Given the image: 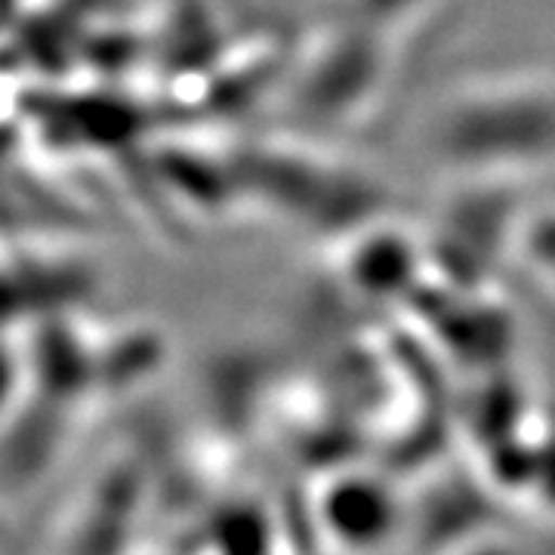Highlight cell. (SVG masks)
<instances>
[{
	"mask_svg": "<svg viewBox=\"0 0 555 555\" xmlns=\"http://www.w3.org/2000/svg\"><path fill=\"white\" fill-rule=\"evenodd\" d=\"M429 155L463 177H509L555 160V80L494 75L441 96L426 120Z\"/></svg>",
	"mask_w": 555,
	"mask_h": 555,
	"instance_id": "cell-1",
	"label": "cell"
},
{
	"mask_svg": "<svg viewBox=\"0 0 555 555\" xmlns=\"http://www.w3.org/2000/svg\"><path fill=\"white\" fill-rule=\"evenodd\" d=\"M513 254L528 269V275L555 297V201L521 210Z\"/></svg>",
	"mask_w": 555,
	"mask_h": 555,
	"instance_id": "cell-2",
	"label": "cell"
}]
</instances>
